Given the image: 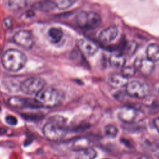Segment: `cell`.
<instances>
[{
  "mask_svg": "<svg viewBox=\"0 0 159 159\" xmlns=\"http://www.w3.org/2000/svg\"><path fill=\"white\" fill-rule=\"evenodd\" d=\"M66 119L60 115H55L49 118L43 127V134L48 140L57 141L61 139L66 134L65 127Z\"/></svg>",
  "mask_w": 159,
  "mask_h": 159,
  "instance_id": "obj_1",
  "label": "cell"
},
{
  "mask_svg": "<svg viewBox=\"0 0 159 159\" xmlns=\"http://www.w3.org/2000/svg\"><path fill=\"white\" fill-rule=\"evenodd\" d=\"M27 61L26 55L16 49H9L2 57V65L4 69L11 72H17L24 67Z\"/></svg>",
  "mask_w": 159,
  "mask_h": 159,
  "instance_id": "obj_2",
  "label": "cell"
},
{
  "mask_svg": "<svg viewBox=\"0 0 159 159\" xmlns=\"http://www.w3.org/2000/svg\"><path fill=\"white\" fill-rule=\"evenodd\" d=\"M65 98V95L63 91L52 87L43 88L36 95V99L42 107L48 108L55 107L60 105Z\"/></svg>",
  "mask_w": 159,
  "mask_h": 159,
  "instance_id": "obj_3",
  "label": "cell"
},
{
  "mask_svg": "<svg viewBox=\"0 0 159 159\" xmlns=\"http://www.w3.org/2000/svg\"><path fill=\"white\" fill-rule=\"evenodd\" d=\"M77 25L83 29H94L101 23L100 16L95 12L81 11L76 16Z\"/></svg>",
  "mask_w": 159,
  "mask_h": 159,
  "instance_id": "obj_4",
  "label": "cell"
},
{
  "mask_svg": "<svg viewBox=\"0 0 159 159\" xmlns=\"http://www.w3.org/2000/svg\"><path fill=\"white\" fill-rule=\"evenodd\" d=\"M45 81L41 77L33 76L24 80L20 84V90L27 95H37L43 88Z\"/></svg>",
  "mask_w": 159,
  "mask_h": 159,
  "instance_id": "obj_5",
  "label": "cell"
},
{
  "mask_svg": "<svg viewBox=\"0 0 159 159\" xmlns=\"http://www.w3.org/2000/svg\"><path fill=\"white\" fill-rule=\"evenodd\" d=\"M7 103L10 106L19 109L25 107L38 109L42 107V106L36 98H27L22 96H11L8 99Z\"/></svg>",
  "mask_w": 159,
  "mask_h": 159,
  "instance_id": "obj_6",
  "label": "cell"
},
{
  "mask_svg": "<svg viewBox=\"0 0 159 159\" xmlns=\"http://www.w3.org/2000/svg\"><path fill=\"white\" fill-rule=\"evenodd\" d=\"M126 93L132 98H143L148 93V88L144 83L132 81L126 85Z\"/></svg>",
  "mask_w": 159,
  "mask_h": 159,
  "instance_id": "obj_7",
  "label": "cell"
},
{
  "mask_svg": "<svg viewBox=\"0 0 159 159\" xmlns=\"http://www.w3.org/2000/svg\"><path fill=\"white\" fill-rule=\"evenodd\" d=\"M12 39L17 45L27 50L32 48L34 43L32 34L27 30H20L16 32Z\"/></svg>",
  "mask_w": 159,
  "mask_h": 159,
  "instance_id": "obj_8",
  "label": "cell"
},
{
  "mask_svg": "<svg viewBox=\"0 0 159 159\" xmlns=\"http://www.w3.org/2000/svg\"><path fill=\"white\" fill-rule=\"evenodd\" d=\"M77 45L80 52L86 55L92 56L98 51V46L93 41L84 37L77 40Z\"/></svg>",
  "mask_w": 159,
  "mask_h": 159,
  "instance_id": "obj_9",
  "label": "cell"
},
{
  "mask_svg": "<svg viewBox=\"0 0 159 159\" xmlns=\"http://www.w3.org/2000/svg\"><path fill=\"white\" fill-rule=\"evenodd\" d=\"M141 74L148 76L153 73L155 69L154 62L148 58H137L134 62V66Z\"/></svg>",
  "mask_w": 159,
  "mask_h": 159,
  "instance_id": "obj_10",
  "label": "cell"
},
{
  "mask_svg": "<svg viewBox=\"0 0 159 159\" xmlns=\"http://www.w3.org/2000/svg\"><path fill=\"white\" fill-rule=\"evenodd\" d=\"M120 120L125 124H130L133 122L137 116V111L131 107L125 106L122 107L117 114Z\"/></svg>",
  "mask_w": 159,
  "mask_h": 159,
  "instance_id": "obj_11",
  "label": "cell"
},
{
  "mask_svg": "<svg viewBox=\"0 0 159 159\" xmlns=\"http://www.w3.org/2000/svg\"><path fill=\"white\" fill-rule=\"evenodd\" d=\"M118 29L116 26H111L103 29L99 34V39L102 43L107 44L112 42L118 35Z\"/></svg>",
  "mask_w": 159,
  "mask_h": 159,
  "instance_id": "obj_12",
  "label": "cell"
},
{
  "mask_svg": "<svg viewBox=\"0 0 159 159\" xmlns=\"http://www.w3.org/2000/svg\"><path fill=\"white\" fill-rule=\"evenodd\" d=\"M108 83L113 88H120L127 84L128 78L121 74L112 73L108 78Z\"/></svg>",
  "mask_w": 159,
  "mask_h": 159,
  "instance_id": "obj_13",
  "label": "cell"
},
{
  "mask_svg": "<svg viewBox=\"0 0 159 159\" xmlns=\"http://www.w3.org/2000/svg\"><path fill=\"white\" fill-rule=\"evenodd\" d=\"M32 7L34 10L42 12H49L53 11L57 7L55 1H43L34 2L32 4Z\"/></svg>",
  "mask_w": 159,
  "mask_h": 159,
  "instance_id": "obj_14",
  "label": "cell"
},
{
  "mask_svg": "<svg viewBox=\"0 0 159 159\" xmlns=\"http://www.w3.org/2000/svg\"><path fill=\"white\" fill-rule=\"evenodd\" d=\"M110 65L115 68H123L125 64L126 60L124 56L120 53H114L109 57Z\"/></svg>",
  "mask_w": 159,
  "mask_h": 159,
  "instance_id": "obj_15",
  "label": "cell"
},
{
  "mask_svg": "<svg viewBox=\"0 0 159 159\" xmlns=\"http://www.w3.org/2000/svg\"><path fill=\"white\" fill-rule=\"evenodd\" d=\"M147 58L155 62L159 60V45L156 43L150 44L146 50Z\"/></svg>",
  "mask_w": 159,
  "mask_h": 159,
  "instance_id": "obj_16",
  "label": "cell"
},
{
  "mask_svg": "<svg viewBox=\"0 0 159 159\" xmlns=\"http://www.w3.org/2000/svg\"><path fill=\"white\" fill-rule=\"evenodd\" d=\"M76 152V159H94L96 157V150L91 147H86Z\"/></svg>",
  "mask_w": 159,
  "mask_h": 159,
  "instance_id": "obj_17",
  "label": "cell"
},
{
  "mask_svg": "<svg viewBox=\"0 0 159 159\" xmlns=\"http://www.w3.org/2000/svg\"><path fill=\"white\" fill-rule=\"evenodd\" d=\"M48 36L53 43H58L63 36V32L59 27H51L48 30Z\"/></svg>",
  "mask_w": 159,
  "mask_h": 159,
  "instance_id": "obj_18",
  "label": "cell"
},
{
  "mask_svg": "<svg viewBox=\"0 0 159 159\" xmlns=\"http://www.w3.org/2000/svg\"><path fill=\"white\" fill-rule=\"evenodd\" d=\"M27 2L26 1L17 0V1H7L6 2V6L7 9L11 11H19L26 7Z\"/></svg>",
  "mask_w": 159,
  "mask_h": 159,
  "instance_id": "obj_19",
  "label": "cell"
},
{
  "mask_svg": "<svg viewBox=\"0 0 159 159\" xmlns=\"http://www.w3.org/2000/svg\"><path fill=\"white\" fill-rule=\"evenodd\" d=\"M56 4V7L59 9H66L71 7L75 2L76 1L73 0H61L55 1Z\"/></svg>",
  "mask_w": 159,
  "mask_h": 159,
  "instance_id": "obj_20",
  "label": "cell"
},
{
  "mask_svg": "<svg viewBox=\"0 0 159 159\" xmlns=\"http://www.w3.org/2000/svg\"><path fill=\"white\" fill-rule=\"evenodd\" d=\"M21 116L26 120L30 122H35L40 120L42 119L43 116L42 114L35 113H24L21 114Z\"/></svg>",
  "mask_w": 159,
  "mask_h": 159,
  "instance_id": "obj_21",
  "label": "cell"
},
{
  "mask_svg": "<svg viewBox=\"0 0 159 159\" xmlns=\"http://www.w3.org/2000/svg\"><path fill=\"white\" fill-rule=\"evenodd\" d=\"M84 140L85 139L83 138H78L75 139L72 142H71V146L72 147V148L76 152H77L82 148L88 147H86L84 145Z\"/></svg>",
  "mask_w": 159,
  "mask_h": 159,
  "instance_id": "obj_22",
  "label": "cell"
},
{
  "mask_svg": "<svg viewBox=\"0 0 159 159\" xmlns=\"http://www.w3.org/2000/svg\"><path fill=\"white\" fill-rule=\"evenodd\" d=\"M137 47V45L135 42L130 41L125 44L124 47V50L125 51V53L128 55L132 56L135 52Z\"/></svg>",
  "mask_w": 159,
  "mask_h": 159,
  "instance_id": "obj_23",
  "label": "cell"
},
{
  "mask_svg": "<svg viewBox=\"0 0 159 159\" xmlns=\"http://www.w3.org/2000/svg\"><path fill=\"white\" fill-rule=\"evenodd\" d=\"M135 71H136V69L134 66H124L121 70V75H123L124 77L128 78L134 76Z\"/></svg>",
  "mask_w": 159,
  "mask_h": 159,
  "instance_id": "obj_24",
  "label": "cell"
},
{
  "mask_svg": "<svg viewBox=\"0 0 159 159\" xmlns=\"http://www.w3.org/2000/svg\"><path fill=\"white\" fill-rule=\"evenodd\" d=\"M104 132L106 136L114 138L116 137L118 134V130L116 127L113 125H107L105 127Z\"/></svg>",
  "mask_w": 159,
  "mask_h": 159,
  "instance_id": "obj_25",
  "label": "cell"
},
{
  "mask_svg": "<svg viewBox=\"0 0 159 159\" xmlns=\"http://www.w3.org/2000/svg\"><path fill=\"white\" fill-rule=\"evenodd\" d=\"M5 120H6V122L10 125H16L17 124V118L12 115L7 116L5 117Z\"/></svg>",
  "mask_w": 159,
  "mask_h": 159,
  "instance_id": "obj_26",
  "label": "cell"
},
{
  "mask_svg": "<svg viewBox=\"0 0 159 159\" xmlns=\"http://www.w3.org/2000/svg\"><path fill=\"white\" fill-rule=\"evenodd\" d=\"M2 26L5 29H8L12 26V22L10 19L6 18L2 21Z\"/></svg>",
  "mask_w": 159,
  "mask_h": 159,
  "instance_id": "obj_27",
  "label": "cell"
},
{
  "mask_svg": "<svg viewBox=\"0 0 159 159\" xmlns=\"http://www.w3.org/2000/svg\"><path fill=\"white\" fill-rule=\"evenodd\" d=\"M153 125H154V127L156 129V130L159 133V117H156L153 120Z\"/></svg>",
  "mask_w": 159,
  "mask_h": 159,
  "instance_id": "obj_28",
  "label": "cell"
},
{
  "mask_svg": "<svg viewBox=\"0 0 159 159\" xmlns=\"http://www.w3.org/2000/svg\"><path fill=\"white\" fill-rule=\"evenodd\" d=\"M35 15V13L34 12V10H29L26 12V16L28 17H32Z\"/></svg>",
  "mask_w": 159,
  "mask_h": 159,
  "instance_id": "obj_29",
  "label": "cell"
},
{
  "mask_svg": "<svg viewBox=\"0 0 159 159\" xmlns=\"http://www.w3.org/2000/svg\"><path fill=\"white\" fill-rule=\"evenodd\" d=\"M6 132V130L4 128L0 127V134H4Z\"/></svg>",
  "mask_w": 159,
  "mask_h": 159,
  "instance_id": "obj_30",
  "label": "cell"
},
{
  "mask_svg": "<svg viewBox=\"0 0 159 159\" xmlns=\"http://www.w3.org/2000/svg\"><path fill=\"white\" fill-rule=\"evenodd\" d=\"M138 159H152V158L151 157H149L147 156H142V157L139 158Z\"/></svg>",
  "mask_w": 159,
  "mask_h": 159,
  "instance_id": "obj_31",
  "label": "cell"
},
{
  "mask_svg": "<svg viewBox=\"0 0 159 159\" xmlns=\"http://www.w3.org/2000/svg\"><path fill=\"white\" fill-rule=\"evenodd\" d=\"M1 107H0V111H1Z\"/></svg>",
  "mask_w": 159,
  "mask_h": 159,
  "instance_id": "obj_32",
  "label": "cell"
}]
</instances>
